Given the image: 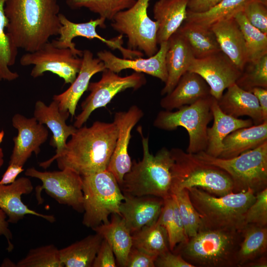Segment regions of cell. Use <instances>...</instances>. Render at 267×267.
<instances>
[{
	"instance_id": "cell-32",
	"label": "cell",
	"mask_w": 267,
	"mask_h": 267,
	"mask_svg": "<svg viewBox=\"0 0 267 267\" xmlns=\"http://www.w3.org/2000/svg\"><path fill=\"white\" fill-rule=\"evenodd\" d=\"M242 239L237 255V267L263 255L267 251V226L247 224L241 229Z\"/></svg>"
},
{
	"instance_id": "cell-37",
	"label": "cell",
	"mask_w": 267,
	"mask_h": 267,
	"mask_svg": "<svg viewBox=\"0 0 267 267\" xmlns=\"http://www.w3.org/2000/svg\"><path fill=\"white\" fill-rule=\"evenodd\" d=\"M242 32L246 45L248 62L255 61L267 54V34L252 26L243 12L234 17Z\"/></svg>"
},
{
	"instance_id": "cell-25",
	"label": "cell",
	"mask_w": 267,
	"mask_h": 267,
	"mask_svg": "<svg viewBox=\"0 0 267 267\" xmlns=\"http://www.w3.org/2000/svg\"><path fill=\"white\" fill-rule=\"evenodd\" d=\"M210 28L221 50L241 72L248 62L247 51L242 32L234 18L217 22Z\"/></svg>"
},
{
	"instance_id": "cell-6",
	"label": "cell",
	"mask_w": 267,
	"mask_h": 267,
	"mask_svg": "<svg viewBox=\"0 0 267 267\" xmlns=\"http://www.w3.org/2000/svg\"><path fill=\"white\" fill-rule=\"evenodd\" d=\"M170 151L173 159L171 196L192 187L199 188L217 196L233 192L231 178L222 169L204 162L180 148H173Z\"/></svg>"
},
{
	"instance_id": "cell-35",
	"label": "cell",
	"mask_w": 267,
	"mask_h": 267,
	"mask_svg": "<svg viewBox=\"0 0 267 267\" xmlns=\"http://www.w3.org/2000/svg\"><path fill=\"white\" fill-rule=\"evenodd\" d=\"M133 246L151 256H158L170 250L165 227L156 222L132 234Z\"/></svg>"
},
{
	"instance_id": "cell-39",
	"label": "cell",
	"mask_w": 267,
	"mask_h": 267,
	"mask_svg": "<svg viewBox=\"0 0 267 267\" xmlns=\"http://www.w3.org/2000/svg\"><path fill=\"white\" fill-rule=\"evenodd\" d=\"M16 267H63L59 249L48 244L30 249L25 257L16 264Z\"/></svg>"
},
{
	"instance_id": "cell-49",
	"label": "cell",
	"mask_w": 267,
	"mask_h": 267,
	"mask_svg": "<svg viewBox=\"0 0 267 267\" xmlns=\"http://www.w3.org/2000/svg\"><path fill=\"white\" fill-rule=\"evenodd\" d=\"M249 91L253 93L258 99L264 121H267V89L262 87H255Z\"/></svg>"
},
{
	"instance_id": "cell-28",
	"label": "cell",
	"mask_w": 267,
	"mask_h": 267,
	"mask_svg": "<svg viewBox=\"0 0 267 267\" xmlns=\"http://www.w3.org/2000/svg\"><path fill=\"white\" fill-rule=\"evenodd\" d=\"M188 0H158L154 5V18L158 23L157 43L168 41L187 16Z\"/></svg>"
},
{
	"instance_id": "cell-50",
	"label": "cell",
	"mask_w": 267,
	"mask_h": 267,
	"mask_svg": "<svg viewBox=\"0 0 267 267\" xmlns=\"http://www.w3.org/2000/svg\"><path fill=\"white\" fill-rule=\"evenodd\" d=\"M267 255L259 257L244 265L243 267H267Z\"/></svg>"
},
{
	"instance_id": "cell-11",
	"label": "cell",
	"mask_w": 267,
	"mask_h": 267,
	"mask_svg": "<svg viewBox=\"0 0 267 267\" xmlns=\"http://www.w3.org/2000/svg\"><path fill=\"white\" fill-rule=\"evenodd\" d=\"M102 72L98 81L89 83L88 89L90 92L82 102V111L75 118L73 126L76 128L83 126L93 111L106 106L118 93L128 89H137L146 83L141 73L134 72L122 77L107 69Z\"/></svg>"
},
{
	"instance_id": "cell-1",
	"label": "cell",
	"mask_w": 267,
	"mask_h": 267,
	"mask_svg": "<svg viewBox=\"0 0 267 267\" xmlns=\"http://www.w3.org/2000/svg\"><path fill=\"white\" fill-rule=\"evenodd\" d=\"M7 33L18 48L31 52L59 34L58 0H6Z\"/></svg>"
},
{
	"instance_id": "cell-41",
	"label": "cell",
	"mask_w": 267,
	"mask_h": 267,
	"mask_svg": "<svg viewBox=\"0 0 267 267\" xmlns=\"http://www.w3.org/2000/svg\"><path fill=\"white\" fill-rule=\"evenodd\" d=\"M244 222L267 226V188L256 193L255 201L245 213Z\"/></svg>"
},
{
	"instance_id": "cell-33",
	"label": "cell",
	"mask_w": 267,
	"mask_h": 267,
	"mask_svg": "<svg viewBox=\"0 0 267 267\" xmlns=\"http://www.w3.org/2000/svg\"><path fill=\"white\" fill-rule=\"evenodd\" d=\"M178 31L187 42L195 58H202L221 51L210 28L185 22Z\"/></svg>"
},
{
	"instance_id": "cell-21",
	"label": "cell",
	"mask_w": 267,
	"mask_h": 267,
	"mask_svg": "<svg viewBox=\"0 0 267 267\" xmlns=\"http://www.w3.org/2000/svg\"><path fill=\"white\" fill-rule=\"evenodd\" d=\"M34 187L26 177L16 179L13 183L0 185V209L6 214L9 223H16L26 215L43 218L49 222L55 221L53 215L42 214L30 209L22 201V195L30 194Z\"/></svg>"
},
{
	"instance_id": "cell-16",
	"label": "cell",
	"mask_w": 267,
	"mask_h": 267,
	"mask_svg": "<svg viewBox=\"0 0 267 267\" xmlns=\"http://www.w3.org/2000/svg\"><path fill=\"white\" fill-rule=\"evenodd\" d=\"M143 116L142 110L133 105L126 111L115 113L114 116L113 122L118 129V136L107 170L114 176L120 186L124 176L132 167V162L128 153L131 132Z\"/></svg>"
},
{
	"instance_id": "cell-7",
	"label": "cell",
	"mask_w": 267,
	"mask_h": 267,
	"mask_svg": "<svg viewBox=\"0 0 267 267\" xmlns=\"http://www.w3.org/2000/svg\"><path fill=\"white\" fill-rule=\"evenodd\" d=\"M82 177L83 224L92 229L101 223H108L110 215L121 216L119 207L125 195L114 176L106 170Z\"/></svg>"
},
{
	"instance_id": "cell-26",
	"label": "cell",
	"mask_w": 267,
	"mask_h": 267,
	"mask_svg": "<svg viewBox=\"0 0 267 267\" xmlns=\"http://www.w3.org/2000/svg\"><path fill=\"white\" fill-rule=\"evenodd\" d=\"M218 101L221 110L226 114L238 118L247 116L255 125L264 121L262 110L255 95L234 83L226 89Z\"/></svg>"
},
{
	"instance_id": "cell-48",
	"label": "cell",
	"mask_w": 267,
	"mask_h": 267,
	"mask_svg": "<svg viewBox=\"0 0 267 267\" xmlns=\"http://www.w3.org/2000/svg\"><path fill=\"white\" fill-rule=\"evenodd\" d=\"M3 236L6 238L8 246L7 250L11 252L13 249V245L11 242L12 234L9 228V222L6 214L0 209V236Z\"/></svg>"
},
{
	"instance_id": "cell-14",
	"label": "cell",
	"mask_w": 267,
	"mask_h": 267,
	"mask_svg": "<svg viewBox=\"0 0 267 267\" xmlns=\"http://www.w3.org/2000/svg\"><path fill=\"white\" fill-rule=\"evenodd\" d=\"M59 19L61 27L59 31V37L51 42L55 46L59 48H69L75 55L82 57L83 50L76 48V44L73 40L77 37H82L88 39H96L111 49H118L121 53L123 58H129L132 54V50L123 46V35H119L111 39H106L100 36L96 31L99 26L102 28L106 27L105 18L99 17L98 18L81 23H76L69 20L63 14H59Z\"/></svg>"
},
{
	"instance_id": "cell-46",
	"label": "cell",
	"mask_w": 267,
	"mask_h": 267,
	"mask_svg": "<svg viewBox=\"0 0 267 267\" xmlns=\"http://www.w3.org/2000/svg\"><path fill=\"white\" fill-rule=\"evenodd\" d=\"M222 0H188L187 9L194 13L207 11Z\"/></svg>"
},
{
	"instance_id": "cell-12",
	"label": "cell",
	"mask_w": 267,
	"mask_h": 267,
	"mask_svg": "<svg viewBox=\"0 0 267 267\" xmlns=\"http://www.w3.org/2000/svg\"><path fill=\"white\" fill-rule=\"evenodd\" d=\"M22 66L33 65L31 76L36 78L50 72L62 78L65 84H72L80 71L82 57H78L69 48H59L47 42L41 48L27 52L20 59Z\"/></svg>"
},
{
	"instance_id": "cell-4",
	"label": "cell",
	"mask_w": 267,
	"mask_h": 267,
	"mask_svg": "<svg viewBox=\"0 0 267 267\" xmlns=\"http://www.w3.org/2000/svg\"><path fill=\"white\" fill-rule=\"evenodd\" d=\"M241 230L202 229L172 251L194 267H236Z\"/></svg>"
},
{
	"instance_id": "cell-45",
	"label": "cell",
	"mask_w": 267,
	"mask_h": 267,
	"mask_svg": "<svg viewBox=\"0 0 267 267\" xmlns=\"http://www.w3.org/2000/svg\"><path fill=\"white\" fill-rule=\"evenodd\" d=\"M157 267H194L186 262L180 254L169 250L158 256L155 261Z\"/></svg>"
},
{
	"instance_id": "cell-2",
	"label": "cell",
	"mask_w": 267,
	"mask_h": 267,
	"mask_svg": "<svg viewBox=\"0 0 267 267\" xmlns=\"http://www.w3.org/2000/svg\"><path fill=\"white\" fill-rule=\"evenodd\" d=\"M118 129L113 122L96 121L77 128L54 160L58 168H68L81 176L107 170L116 145Z\"/></svg>"
},
{
	"instance_id": "cell-42",
	"label": "cell",
	"mask_w": 267,
	"mask_h": 267,
	"mask_svg": "<svg viewBox=\"0 0 267 267\" xmlns=\"http://www.w3.org/2000/svg\"><path fill=\"white\" fill-rule=\"evenodd\" d=\"M242 11L252 26L267 34V2L259 0L251 1Z\"/></svg>"
},
{
	"instance_id": "cell-40",
	"label": "cell",
	"mask_w": 267,
	"mask_h": 267,
	"mask_svg": "<svg viewBox=\"0 0 267 267\" xmlns=\"http://www.w3.org/2000/svg\"><path fill=\"white\" fill-rule=\"evenodd\" d=\"M235 83L249 91L255 87L267 89V54L257 61L247 62Z\"/></svg>"
},
{
	"instance_id": "cell-22",
	"label": "cell",
	"mask_w": 267,
	"mask_h": 267,
	"mask_svg": "<svg viewBox=\"0 0 267 267\" xmlns=\"http://www.w3.org/2000/svg\"><path fill=\"white\" fill-rule=\"evenodd\" d=\"M82 58V66L75 80L67 89L54 95L52 98L58 103L60 111H68L72 117L75 115L78 102L88 89L91 77L106 69L103 62L98 58L94 57L89 50H83Z\"/></svg>"
},
{
	"instance_id": "cell-10",
	"label": "cell",
	"mask_w": 267,
	"mask_h": 267,
	"mask_svg": "<svg viewBox=\"0 0 267 267\" xmlns=\"http://www.w3.org/2000/svg\"><path fill=\"white\" fill-rule=\"evenodd\" d=\"M150 0H137L130 8L119 12L112 19L114 30L128 38V48L142 51L147 57L158 50V23L148 15Z\"/></svg>"
},
{
	"instance_id": "cell-31",
	"label": "cell",
	"mask_w": 267,
	"mask_h": 267,
	"mask_svg": "<svg viewBox=\"0 0 267 267\" xmlns=\"http://www.w3.org/2000/svg\"><path fill=\"white\" fill-rule=\"evenodd\" d=\"M102 240L96 233L59 249L64 267H91Z\"/></svg>"
},
{
	"instance_id": "cell-18",
	"label": "cell",
	"mask_w": 267,
	"mask_h": 267,
	"mask_svg": "<svg viewBox=\"0 0 267 267\" xmlns=\"http://www.w3.org/2000/svg\"><path fill=\"white\" fill-rule=\"evenodd\" d=\"M158 51L153 56L146 58L137 57L134 59L120 58L111 51L103 50L96 55L104 63L106 69L116 73L126 69L145 73L160 79L164 83L168 78L166 56L168 48V41L161 43Z\"/></svg>"
},
{
	"instance_id": "cell-15",
	"label": "cell",
	"mask_w": 267,
	"mask_h": 267,
	"mask_svg": "<svg viewBox=\"0 0 267 267\" xmlns=\"http://www.w3.org/2000/svg\"><path fill=\"white\" fill-rule=\"evenodd\" d=\"M188 71L204 79L210 88L211 95L217 100L225 89L235 83L241 73L221 50L202 58H194Z\"/></svg>"
},
{
	"instance_id": "cell-5",
	"label": "cell",
	"mask_w": 267,
	"mask_h": 267,
	"mask_svg": "<svg viewBox=\"0 0 267 267\" xmlns=\"http://www.w3.org/2000/svg\"><path fill=\"white\" fill-rule=\"evenodd\" d=\"M187 189L191 202L201 220L199 230H241L245 225V213L256 198L255 191L250 188L222 196L197 187Z\"/></svg>"
},
{
	"instance_id": "cell-27",
	"label": "cell",
	"mask_w": 267,
	"mask_h": 267,
	"mask_svg": "<svg viewBox=\"0 0 267 267\" xmlns=\"http://www.w3.org/2000/svg\"><path fill=\"white\" fill-rule=\"evenodd\" d=\"M211 110L214 122L211 127L207 128V145L205 152L211 156L218 157L222 151L223 140L227 135L237 129L249 127L254 124L250 118H236L223 113L214 97Z\"/></svg>"
},
{
	"instance_id": "cell-3",
	"label": "cell",
	"mask_w": 267,
	"mask_h": 267,
	"mask_svg": "<svg viewBox=\"0 0 267 267\" xmlns=\"http://www.w3.org/2000/svg\"><path fill=\"white\" fill-rule=\"evenodd\" d=\"M138 131L142 138L143 157L132 162L130 171L124 177L120 186L124 194L134 196L150 195L163 199L171 196L173 163L169 150L163 147L155 155L149 151L148 137L142 134L141 128Z\"/></svg>"
},
{
	"instance_id": "cell-29",
	"label": "cell",
	"mask_w": 267,
	"mask_h": 267,
	"mask_svg": "<svg viewBox=\"0 0 267 267\" xmlns=\"http://www.w3.org/2000/svg\"><path fill=\"white\" fill-rule=\"evenodd\" d=\"M267 141V121L259 125L237 129L223 140L219 158L228 159L260 146Z\"/></svg>"
},
{
	"instance_id": "cell-19",
	"label": "cell",
	"mask_w": 267,
	"mask_h": 267,
	"mask_svg": "<svg viewBox=\"0 0 267 267\" xmlns=\"http://www.w3.org/2000/svg\"><path fill=\"white\" fill-rule=\"evenodd\" d=\"M68 111L59 110L58 103L53 100L49 105H46L43 101L38 100L35 105L34 117L38 122L45 125L51 131L52 136L50 144L56 148V153L50 159L39 164L44 169L49 167L65 147L67 140L76 131L73 125H68L66 120L69 116Z\"/></svg>"
},
{
	"instance_id": "cell-47",
	"label": "cell",
	"mask_w": 267,
	"mask_h": 267,
	"mask_svg": "<svg viewBox=\"0 0 267 267\" xmlns=\"http://www.w3.org/2000/svg\"><path fill=\"white\" fill-rule=\"evenodd\" d=\"M23 167L14 164H9L0 180V185H7L13 183L16 179L17 177L24 171Z\"/></svg>"
},
{
	"instance_id": "cell-8",
	"label": "cell",
	"mask_w": 267,
	"mask_h": 267,
	"mask_svg": "<svg viewBox=\"0 0 267 267\" xmlns=\"http://www.w3.org/2000/svg\"><path fill=\"white\" fill-rule=\"evenodd\" d=\"M193 154L203 162L226 172L232 180L234 193L250 188L256 193L267 188V141L228 159L211 156L205 151Z\"/></svg>"
},
{
	"instance_id": "cell-52",
	"label": "cell",
	"mask_w": 267,
	"mask_h": 267,
	"mask_svg": "<svg viewBox=\"0 0 267 267\" xmlns=\"http://www.w3.org/2000/svg\"><path fill=\"white\" fill-rule=\"evenodd\" d=\"M1 267H16V264H14L8 259H5L1 265Z\"/></svg>"
},
{
	"instance_id": "cell-24",
	"label": "cell",
	"mask_w": 267,
	"mask_h": 267,
	"mask_svg": "<svg viewBox=\"0 0 267 267\" xmlns=\"http://www.w3.org/2000/svg\"><path fill=\"white\" fill-rule=\"evenodd\" d=\"M168 43L166 56L168 78L161 90L162 95L174 89L195 58L187 42L178 30L170 37Z\"/></svg>"
},
{
	"instance_id": "cell-43",
	"label": "cell",
	"mask_w": 267,
	"mask_h": 267,
	"mask_svg": "<svg viewBox=\"0 0 267 267\" xmlns=\"http://www.w3.org/2000/svg\"><path fill=\"white\" fill-rule=\"evenodd\" d=\"M156 258L132 246L128 256L126 267H155Z\"/></svg>"
},
{
	"instance_id": "cell-38",
	"label": "cell",
	"mask_w": 267,
	"mask_h": 267,
	"mask_svg": "<svg viewBox=\"0 0 267 267\" xmlns=\"http://www.w3.org/2000/svg\"><path fill=\"white\" fill-rule=\"evenodd\" d=\"M137 0H66L72 9L86 8L99 17L112 20L115 15L132 7Z\"/></svg>"
},
{
	"instance_id": "cell-34",
	"label": "cell",
	"mask_w": 267,
	"mask_h": 267,
	"mask_svg": "<svg viewBox=\"0 0 267 267\" xmlns=\"http://www.w3.org/2000/svg\"><path fill=\"white\" fill-rule=\"evenodd\" d=\"M254 0H222L206 11L194 13L187 9L185 22L210 28L214 23L233 18L245 5ZM267 2V0H259Z\"/></svg>"
},
{
	"instance_id": "cell-20",
	"label": "cell",
	"mask_w": 267,
	"mask_h": 267,
	"mask_svg": "<svg viewBox=\"0 0 267 267\" xmlns=\"http://www.w3.org/2000/svg\"><path fill=\"white\" fill-rule=\"evenodd\" d=\"M124 195L119 211L132 234L157 222L164 204L163 199L150 195Z\"/></svg>"
},
{
	"instance_id": "cell-36",
	"label": "cell",
	"mask_w": 267,
	"mask_h": 267,
	"mask_svg": "<svg viewBox=\"0 0 267 267\" xmlns=\"http://www.w3.org/2000/svg\"><path fill=\"white\" fill-rule=\"evenodd\" d=\"M6 0H0V80L12 81L19 77L9 68L15 63L18 48L5 32L8 24L4 10Z\"/></svg>"
},
{
	"instance_id": "cell-9",
	"label": "cell",
	"mask_w": 267,
	"mask_h": 267,
	"mask_svg": "<svg viewBox=\"0 0 267 267\" xmlns=\"http://www.w3.org/2000/svg\"><path fill=\"white\" fill-rule=\"evenodd\" d=\"M211 95L195 103L184 105L176 111L161 110L153 122V126L159 129L171 131L179 127L184 128L189 135L186 152L196 154L205 151L207 145V131L213 120Z\"/></svg>"
},
{
	"instance_id": "cell-51",
	"label": "cell",
	"mask_w": 267,
	"mask_h": 267,
	"mask_svg": "<svg viewBox=\"0 0 267 267\" xmlns=\"http://www.w3.org/2000/svg\"><path fill=\"white\" fill-rule=\"evenodd\" d=\"M4 135V133L3 130L0 129V168L2 166L4 163L3 152L2 148L0 147V144L2 143Z\"/></svg>"
},
{
	"instance_id": "cell-23",
	"label": "cell",
	"mask_w": 267,
	"mask_h": 267,
	"mask_svg": "<svg viewBox=\"0 0 267 267\" xmlns=\"http://www.w3.org/2000/svg\"><path fill=\"white\" fill-rule=\"evenodd\" d=\"M210 95V88L204 79L198 74L187 71L174 89L161 99L160 104L164 109L172 111Z\"/></svg>"
},
{
	"instance_id": "cell-44",
	"label": "cell",
	"mask_w": 267,
	"mask_h": 267,
	"mask_svg": "<svg viewBox=\"0 0 267 267\" xmlns=\"http://www.w3.org/2000/svg\"><path fill=\"white\" fill-rule=\"evenodd\" d=\"M114 252L109 243L103 239L95 258L92 267H116L117 265Z\"/></svg>"
},
{
	"instance_id": "cell-13",
	"label": "cell",
	"mask_w": 267,
	"mask_h": 267,
	"mask_svg": "<svg viewBox=\"0 0 267 267\" xmlns=\"http://www.w3.org/2000/svg\"><path fill=\"white\" fill-rule=\"evenodd\" d=\"M25 175L42 181V185L36 188L37 198L44 189L58 203L84 212L82 177L75 171L66 168L57 171L41 172L33 167L27 169Z\"/></svg>"
},
{
	"instance_id": "cell-17",
	"label": "cell",
	"mask_w": 267,
	"mask_h": 267,
	"mask_svg": "<svg viewBox=\"0 0 267 267\" xmlns=\"http://www.w3.org/2000/svg\"><path fill=\"white\" fill-rule=\"evenodd\" d=\"M12 124L18 134L13 138L14 146L9 164L23 166L33 153L39 154L41 145L48 138V131L34 117L29 118L19 113L13 116Z\"/></svg>"
},
{
	"instance_id": "cell-30",
	"label": "cell",
	"mask_w": 267,
	"mask_h": 267,
	"mask_svg": "<svg viewBox=\"0 0 267 267\" xmlns=\"http://www.w3.org/2000/svg\"><path fill=\"white\" fill-rule=\"evenodd\" d=\"M92 229L111 247L118 265L126 267L128 254L133 246L132 234L122 217L112 214L111 220Z\"/></svg>"
}]
</instances>
